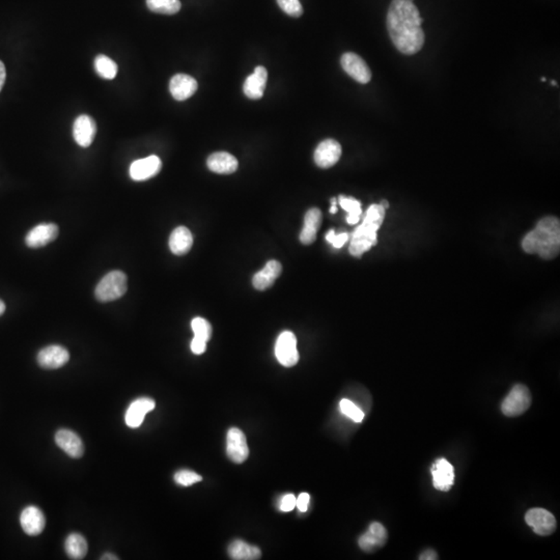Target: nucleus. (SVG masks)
Here are the masks:
<instances>
[{
  "mask_svg": "<svg viewBox=\"0 0 560 560\" xmlns=\"http://www.w3.org/2000/svg\"><path fill=\"white\" fill-rule=\"evenodd\" d=\"M424 20L413 0H392L387 12V30L401 53L413 55L424 45Z\"/></svg>",
  "mask_w": 560,
  "mask_h": 560,
  "instance_id": "1",
  "label": "nucleus"
},
{
  "mask_svg": "<svg viewBox=\"0 0 560 560\" xmlns=\"http://www.w3.org/2000/svg\"><path fill=\"white\" fill-rule=\"evenodd\" d=\"M522 249L530 255L553 260L560 253V222L554 216L543 218L522 241Z\"/></svg>",
  "mask_w": 560,
  "mask_h": 560,
  "instance_id": "2",
  "label": "nucleus"
},
{
  "mask_svg": "<svg viewBox=\"0 0 560 560\" xmlns=\"http://www.w3.org/2000/svg\"><path fill=\"white\" fill-rule=\"evenodd\" d=\"M386 210L380 204L368 208L362 224L352 234L349 251L352 257L361 258L378 243L379 228L383 224Z\"/></svg>",
  "mask_w": 560,
  "mask_h": 560,
  "instance_id": "3",
  "label": "nucleus"
},
{
  "mask_svg": "<svg viewBox=\"0 0 560 560\" xmlns=\"http://www.w3.org/2000/svg\"><path fill=\"white\" fill-rule=\"evenodd\" d=\"M128 289L127 276L122 271L109 272L96 287L95 295L99 301L110 302L120 299Z\"/></svg>",
  "mask_w": 560,
  "mask_h": 560,
  "instance_id": "4",
  "label": "nucleus"
},
{
  "mask_svg": "<svg viewBox=\"0 0 560 560\" xmlns=\"http://www.w3.org/2000/svg\"><path fill=\"white\" fill-rule=\"evenodd\" d=\"M530 405H532V395L530 389L524 385L518 384L505 397L501 405V410L505 415L516 417L525 413Z\"/></svg>",
  "mask_w": 560,
  "mask_h": 560,
  "instance_id": "5",
  "label": "nucleus"
},
{
  "mask_svg": "<svg viewBox=\"0 0 560 560\" xmlns=\"http://www.w3.org/2000/svg\"><path fill=\"white\" fill-rule=\"evenodd\" d=\"M276 355L278 362L285 368H291L299 361L297 338L291 331H283L276 345Z\"/></svg>",
  "mask_w": 560,
  "mask_h": 560,
  "instance_id": "6",
  "label": "nucleus"
},
{
  "mask_svg": "<svg viewBox=\"0 0 560 560\" xmlns=\"http://www.w3.org/2000/svg\"><path fill=\"white\" fill-rule=\"evenodd\" d=\"M343 71L357 82L366 84L372 79V71L365 60L353 52H347L341 58Z\"/></svg>",
  "mask_w": 560,
  "mask_h": 560,
  "instance_id": "7",
  "label": "nucleus"
},
{
  "mask_svg": "<svg viewBox=\"0 0 560 560\" xmlns=\"http://www.w3.org/2000/svg\"><path fill=\"white\" fill-rule=\"evenodd\" d=\"M525 521L539 536H550L557 530L554 516L545 509H530L526 513Z\"/></svg>",
  "mask_w": 560,
  "mask_h": 560,
  "instance_id": "8",
  "label": "nucleus"
},
{
  "mask_svg": "<svg viewBox=\"0 0 560 560\" xmlns=\"http://www.w3.org/2000/svg\"><path fill=\"white\" fill-rule=\"evenodd\" d=\"M226 453L234 463L242 464L249 459V449L244 433L239 428L228 431L226 438Z\"/></svg>",
  "mask_w": 560,
  "mask_h": 560,
  "instance_id": "9",
  "label": "nucleus"
},
{
  "mask_svg": "<svg viewBox=\"0 0 560 560\" xmlns=\"http://www.w3.org/2000/svg\"><path fill=\"white\" fill-rule=\"evenodd\" d=\"M341 145L334 139L322 141L314 152V162L318 168H330L341 159Z\"/></svg>",
  "mask_w": 560,
  "mask_h": 560,
  "instance_id": "10",
  "label": "nucleus"
},
{
  "mask_svg": "<svg viewBox=\"0 0 560 560\" xmlns=\"http://www.w3.org/2000/svg\"><path fill=\"white\" fill-rule=\"evenodd\" d=\"M162 162L157 156H150L136 160L130 166V177L133 181L143 182L157 176L161 170Z\"/></svg>",
  "mask_w": 560,
  "mask_h": 560,
  "instance_id": "11",
  "label": "nucleus"
},
{
  "mask_svg": "<svg viewBox=\"0 0 560 560\" xmlns=\"http://www.w3.org/2000/svg\"><path fill=\"white\" fill-rule=\"evenodd\" d=\"M37 359L42 368L46 370H56L69 361L70 354L64 347L49 345L39 352Z\"/></svg>",
  "mask_w": 560,
  "mask_h": 560,
  "instance_id": "12",
  "label": "nucleus"
},
{
  "mask_svg": "<svg viewBox=\"0 0 560 560\" xmlns=\"http://www.w3.org/2000/svg\"><path fill=\"white\" fill-rule=\"evenodd\" d=\"M58 236V228L53 224H42L29 231L25 243L30 249H39L53 242Z\"/></svg>",
  "mask_w": 560,
  "mask_h": 560,
  "instance_id": "13",
  "label": "nucleus"
},
{
  "mask_svg": "<svg viewBox=\"0 0 560 560\" xmlns=\"http://www.w3.org/2000/svg\"><path fill=\"white\" fill-rule=\"evenodd\" d=\"M20 524L25 534L30 536H39L46 526L45 516L39 507L30 505L21 513Z\"/></svg>",
  "mask_w": 560,
  "mask_h": 560,
  "instance_id": "14",
  "label": "nucleus"
},
{
  "mask_svg": "<svg viewBox=\"0 0 560 560\" xmlns=\"http://www.w3.org/2000/svg\"><path fill=\"white\" fill-rule=\"evenodd\" d=\"M96 133H97V125L91 116L82 114L75 120L73 135H74L75 141L80 147H89L95 139Z\"/></svg>",
  "mask_w": 560,
  "mask_h": 560,
  "instance_id": "15",
  "label": "nucleus"
},
{
  "mask_svg": "<svg viewBox=\"0 0 560 560\" xmlns=\"http://www.w3.org/2000/svg\"><path fill=\"white\" fill-rule=\"evenodd\" d=\"M433 485L438 491L447 492L455 482V470L445 459L437 460L432 469Z\"/></svg>",
  "mask_w": 560,
  "mask_h": 560,
  "instance_id": "16",
  "label": "nucleus"
},
{
  "mask_svg": "<svg viewBox=\"0 0 560 560\" xmlns=\"http://www.w3.org/2000/svg\"><path fill=\"white\" fill-rule=\"evenodd\" d=\"M156 403L150 397H141L131 404L127 410L126 424L129 428H137L143 424L145 415L152 410L155 409Z\"/></svg>",
  "mask_w": 560,
  "mask_h": 560,
  "instance_id": "17",
  "label": "nucleus"
},
{
  "mask_svg": "<svg viewBox=\"0 0 560 560\" xmlns=\"http://www.w3.org/2000/svg\"><path fill=\"white\" fill-rule=\"evenodd\" d=\"M55 442L69 457L74 459L82 457L84 453V446L80 437L73 431L66 428L58 431L55 434Z\"/></svg>",
  "mask_w": 560,
  "mask_h": 560,
  "instance_id": "18",
  "label": "nucleus"
},
{
  "mask_svg": "<svg viewBox=\"0 0 560 560\" xmlns=\"http://www.w3.org/2000/svg\"><path fill=\"white\" fill-rule=\"evenodd\" d=\"M197 81L186 74H177L170 79V91L177 101H185L197 91Z\"/></svg>",
  "mask_w": 560,
  "mask_h": 560,
  "instance_id": "19",
  "label": "nucleus"
},
{
  "mask_svg": "<svg viewBox=\"0 0 560 560\" xmlns=\"http://www.w3.org/2000/svg\"><path fill=\"white\" fill-rule=\"evenodd\" d=\"M387 541V532L384 526L379 522L370 524L368 532L362 534L358 540L361 550L365 552H372L374 549L384 546Z\"/></svg>",
  "mask_w": 560,
  "mask_h": 560,
  "instance_id": "20",
  "label": "nucleus"
},
{
  "mask_svg": "<svg viewBox=\"0 0 560 560\" xmlns=\"http://www.w3.org/2000/svg\"><path fill=\"white\" fill-rule=\"evenodd\" d=\"M268 72L266 68L260 66L255 68L253 74L247 77L243 87L245 96L251 100H259L263 97L267 84Z\"/></svg>",
  "mask_w": 560,
  "mask_h": 560,
  "instance_id": "21",
  "label": "nucleus"
},
{
  "mask_svg": "<svg viewBox=\"0 0 560 560\" xmlns=\"http://www.w3.org/2000/svg\"><path fill=\"white\" fill-rule=\"evenodd\" d=\"M322 224V212L318 208H311L304 216V226L300 233V242L310 245L316 240V234Z\"/></svg>",
  "mask_w": 560,
  "mask_h": 560,
  "instance_id": "22",
  "label": "nucleus"
},
{
  "mask_svg": "<svg viewBox=\"0 0 560 560\" xmlns=\"http://www.w3.org/2000/svg\"><path fill=\"white\" fill-rule=\"evenodd\" d=\"M282 272V266L280 262L270 261L265 267L253 276V284L258 291H266L276 283Z\"/></svg>",
  "mask_w": 560,
  "mask_h": 560,
  "instance_id": "23",
  "label": "nucleus"
},
{
  "mask_svg": "<svg viewBox=\"0 0 560 560\" xmlns=\"http://www.w3.org/2000/svg\"><path fill=\"white\" fill-rule=\"evenodd\" d=\"M208 168L211 172L219 174H234L238 170V160L226 152L212 154L207 161Z\"/></svg>",
  "mask_w": 560,
  "mask_h": 560,
  "instance_id": "24",
  "label": "nucleus"
},
{
  "mask_svg": "<svg viewBox=\"0 0 560 560\" xmlns=\"http://www.w3.org/2000/svg\"><path fill=\"white\" fill-rule=\"evenodd\" d=\"M193 245V237L190 231L185 226H179L172 231L170 237V249L176 255H184L190 251Z\"/></svg>",
  "mask_w": 560,
  "mask_h": 560,
  "instance_id": "25",
  "label": "nucleus"
},
{
  "mask_svg": "<svg viewBox=\"0 0 560 560\" xmlns=\"http://www.w3.org/2000/svg\"><path fill=\"white\" fill-rule=\"evenodd\" d=\"M228 554L235 560H257L261 559L262 551L258 547L237 540L228 547Z\"/></svg>",
  "mask_w": 560,
  "mask_h": 560,
  "instance_id": "26",
  "label": "nucleus"
},
{
  "mask_svg": "<svg viewBox=\"0 0 560 560\" xmlns=\"http://www.w3.org/2000/svg\"><path fill=\"white\" fill-rule=\"evenodd\" d=\"M64 549L71 559H83L87 553V540L81 534H70L64 543Z\"/></svg>",
  "mask_w": 560,
  "mask_h": 560,
  "instance_id": "27",
  "label": "nucleus"
},
{
  "mask_svg": "<svg viewBox=\"0 0 560 560\" xmlns=\"http://www.w3.org/2000/svg\"><path fill=\"white\" fill-rule=\"evenodd\" d=\"M95 70L101 78L107 80L116 78L118 74V66L116 62L104 54H100L95 58Z\"/></svg>",
  "mask_w": 560,
  "mask_h": 560,
  "instance_id": "28",
  "label": "nucleus"
},
{
  "mask_svg": "<svg viewBox=\"0 0 560 560\" xmlns=\"http://www.w3.org/2000/svg\"><path fill=\"white\" fill-rule=\"evenodd\" d=\"M338 203L341 207L349 213L347 217V224H351V226L357 224L362 215L361 204H360V201L353 199V197L341 195V197H338Z\"/></svg>",
  "mask_w": 560,
  "mask_h": 560,
  "instance_id": "29",
  "label": "nucleus"
},
{
  "mask_svg": "<svg viewBox=\"0 0 560 560\" xmlns=\"http://www.w3.org/2000/svg\"><path fill=\"white\" fill-rule=\"evenodd\" d=\"M150 10L158 14L174 15L181 10L180 0H147Z\"/></svg>",
  "mask_w": 560,
  "mask_h": 560,
  "instance_id": "30",
  "label": "nucleus"
},
{
  "mask_svg": "<svg viewBox=\"0 0 560 560\" xmlns=\"http://www.w3.org/2000/svg\"><path fill=\"white\" fill-rule=\"evenodd\" d=\"M191 328L195 337L209 341L212 336V326L206 318H195L191 322Z\"/></svg>",
  "mask_w": 560,
  "mask_h": 560,
  "instance_id": "31",
  "label": "nucleus"
},
{
  "mask_svg": "<svg viewBox=\"0 0 560 560\" xmlns=\"http://www.w3.org/2000/svg\"><path fill=\"white\" fill-rule=\"evenodd\" d=\"M339 409H341V412L343 415L351 418L353 422H357V424H359V422H361L362 420L364 419L363 411L360 410L359 408H358L353 401H350V399H341V403H339Z\"/></svg>",
  "mask_w": 560,
  "mask_h": 560,
  "instance_id": "32",
  "label": "nucleus"
},
{
  "mask_svg": "<svg viewBox=\"0 0 560 560\" xmlns=\"http://www.w3.org/2000/svg\"><path fill=\"white\" fill-rule=\"evenodd\" d=\"M201 480H203V478L199 473L190 471V470H181V471H178L174 474V480H176L177 484L181 485V486H192L197 482H201Z\"/></svg>",
  "mask_w": 560,
  "mask_h": 560,
  "instance_id": "33",
  "label": "nucleus"
},
{
  "mask_svg": "<svg viewBox=\"0 0 560 560\" xmlns=\"http://www.w3.org/2000/svg\"><path fill=\"white\" fill-rule=\"evenodd\" d=\"M276 1L281 10L289 16L298 18L303 14V8L299 0H276Z\"/></svg>",
  "mask_w": 560,
  "mask_h": 560,
  "instance_id": "34",
  "label": "nucleus"
},
{
  "mask_svg": "<svg viewBox=\"0 0 560 560\" xmlns=\"http://www.w3.org/2000/svg\"><path fill=\"white\" fill-rule=\"evenodd\" d=\"M327 242L333 245L334 249H341L345 243L349 240V235L347 233H341L339 235H335L334 230H330L326 235Z\"/></svg>",
  "mask_w": 560,
  "mask_h": 560,
  "instance_id": "35",
  "label": "nucleus"
},
{
  "mask_svg": "<svg viewBox=\"0 0 560 560\" xmlns=\"http://www.w3.org/2000/svg\"><path fill=\"white\" fill-rule=\"evenodd\" d=\"M296 503H297V498L293 494L285 495L281 500L280 511L284 512V513L293 511L295 509Z\"/></svg>",
  "mask_w": 560,
  "mask_h": 560,
  "instance_id": "36",
  "label": "nucleus"
},
{
  "mask_svg": "<svg viewBox=\"0 0 560 560\" xmlns=\"http://www.w3.org/2000/svg\"><path fill=\"white\" fill-rule=\"evenodd\" d=\"M206 350H207V341L195 336V338L191 341V351L195 355H201V354L205 353Z\"/></svg>",
  "mask_w": 560,
  "mask_h": 560,
  "instance_id": "37",
  "label": "nucleus"
},
{
  "mask_svg": "<svg viewBox=\"0 0 560 560\" xmlns=\"http://www.w3.org/2000/svg\"><path fill=\"white\" fill-rule=\"evenodd\" d=\"M309 495L307 493H302V494L299 495V497L297 498V503H296V507H298L301 513H305L307 512L308 505H309Z\"/></svg>",
  "mask_w": 560,
  "mask_h": 560,
  "instance_id": "38",
  "label": "nucleus"
},
{
  "mask_svg": "<svg viewBox=\"0 0 560 560\" xmlns=\"http://www.w3.org/2000/svg\"><path fill=\"white\" fill-rule=\"evenodd\" d=\"M438 559V557H437L436 552H435L434 550H431V549H430V550L424 551V552L422 553V554L420 555V557H419V559H422H422H424V560H434V559Z\"/></svg>",
  "mask_w": 560,
  "mask_h": 560,
  "instance_id": "39",
  "label": "nucleus"
},
{
  "mask_svg": "<svg viewBox=\"0 0 560 560\" xmlns=\"http://www.w3.org/2000/svg\"><path fill=\"white\" fill-rule=\"evenodd\" d=\"M6 66H4L3 62L0 60V91H1L2 87H3L4 82H6Z\"/></svg>",
  "mask_w": 560,
  "mask_h": 560,
  "instance_id": "40",
  "label": "nucleus"
},
{
  "mask_svg": "<svg viewBox=\"0 0 560 560\" xmlns=\"http://www.w3.org/2000/svg\"><path fill=\"white\" fill-rule=\"evenodd\" d=\"M337 212V203L336 199H331V208H330V213L335 214Z\"/></svg>",
  "mask_w": 560,
  "mask_h": 560,
  "instance_id": "41",
  "label": "nucleus"
},
{
  "mask_svg": "<svg viewBox=\"0 0 560 560\" xmlns=\"http://www.w3.org/2000/svg\"><path fill=\"white\" fill-rule=\"evenodd\" d=\"M102 560H118V557H116V555L110 554V553H107V554H104L103 557H101Z\"/></svg>",
  "mask_w": 560,
  "mask_h": 560,
  "instance_id": "42",
  "label": "nucleus"
},
{
  "mask_svg": "<svg viewBox=\"0 0 560 560\" xmlns=\"http://www.w3.org/2000/svg\"><path fill=\"white\" fill-rule=\"evenodd\" d=\"M4 311H6V304L2 300H0V316L4 314Z\"/></svg>",
  "mask_w": 560,
  "mask_h": 560,
  "instance_id": "43",
  "label": "nucleus"
},
{
  "mask_svg": "<svg viewBox=\"0 0 560 560\" xmlns=\"http://www.w3.org/2000/svg\"><path fill=\"white\" fill-rule=\"evenodd\" d=\"M380 205L382 206V207L384 208L385 210H386L387 208L389 207L388 201H385V199H383V201H381Z\"/></svg>",
  "mask_w": 560,
  "mask_h": 560,
  "instance_id": "44",
  "label": "nucleus"
},
{
  "mask_svg": "<svg viewBox=\"0 0 560 560\" xmlns=\"http://www.w3.org/2000/svg\"><path fill=\"white\" fill-rule=\"evenodd\" d=\"M551 84H552L553 87H557V85H559V84H557V81H554V80H551Z\"/></svg>",
  "mask_w": 560,
  "mask_h": 560,
  "instance_id": "45",
  "label": "nucleus"
},
{
  "mask_svg": "<svg viewBox=\"0 0 560 560\" xmlns=\"http://www.w3.org/2000/svg\"><path fill=\"white\" fill-rule=\"evenodd\" d=\"M541 81H542V82H546L547 79L545 78V77H542V78H541Z\"/></svg>",
  "mask_w": 560,
  "mask_h": 560,
  "instance_id": "46",
  "label": "nucleus"
}]
</instances>
